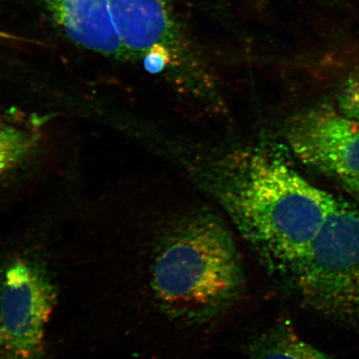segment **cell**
<instances>
[{
    "instance_id": "cell-1",
    "label": "cell",
    "mask_w": 359,
    "mask_h": 359,
    "mask_svg": "<svg viewBox=\"0 0 359 359\" xmlns=\"http://www.w3.org/2000/svg\"><path fill=\"white\" fill-rule=\"evenodd\" d=\"M212 187L262 266L282 275L292 276L334 198L262 151H241L219 161Z\"/></svg>"
},
{
    "instance_id": "cell-2",
    "label": "cell",
    "mask_w": 359,
    "mask_h": 359,
    "mask_svg": "<svg viewBox=\"0 0 359 359\" xmlns=\"http://www.w3.org/2000/svg\"><path fill=\"white\" fill-rule=\"evenodd\" d=\"M151 280L168 316L196 324L236 302L244 275L231 233L213 215L201 214L170 229L157 249Z\"/></svg>"
},
{
    "instance_id": "cell-3",
    "label": "cell",
    "mask_w": 359,
    "mask_h": 359,
    "mask_svg": "<svg viewBox=\"0 0 359 359\" xmlns=\"http://www.w3.org/2000/svg\"><path fill=\"white\" fill-rule=\"evenodd\" d=\"M292 276L304 302L316 311L359 316V212L334 198Z\"/></svg>"
},
{
    "instance_id": "cell-4",
    "label": "cell",
    "mask_w": 359,
    "mask_h": 359,
    "mask_svg": "<svg viewBox=\"0 0 359 359\" xmlns=\"http://www.w3.org/2000/svg\"><path fill=\"white\" fill-rule=\"evenodd\" d=\"M57 289L46 259L24 250L0 263V359H47Z\"/></svg>"
},
{
    "instance_id": "cell-5",
    "label": "cell",
    "mask_w": 359,
    "mask_h": 359,
    "mask_svg": "<svg viewBox=\"0 0 359 359\" xmlns=\"http://www.w3.org/2000/svg\"><path fill=\"white\" fill-rule=\"evenodd\" d=\"M287 139L302 163L359 198L358 120L341 111L309 110L292 121Z\"/></svg>"
},
{
    "instance_id": "cell-6",
    "label": "cell",
    "mask_w": 359,
    "mask_h": 359,
    "mask_svg": "<svg viewBox=\"0 0 359 359\" xmlns=\"http://www.w3.org/2000/svg\"><path fill=\"white\" fill-rule=\"evenodd\" d=\"M61 32L79 46L109 56L124 53L107 0H39Z\"/></svg>"
},
{
    "instance_id": "cell-7",
    "label": "cell",
    "mask_w": 359,
    "mask_h": 359,
    "mask_svg": "<svg viewBox=\"0 0 359 359\" xmlns=\"http://www.w3.org/2000/svg\"><path fill=\"white\" fill-rule=\"evenodd\" d=\"M112 24L124 53H144L173 38L174 22L168 0H107Z\"/></svg>"
},
{
    "instance_id": "cell-8",
    "label": "cell",
    "mask_w": 359,
    "mask_h": 359,
    "mask_svg": "<svg viewBox=\"0 0 359 359\" xmlns=\"http://www.w3.org/2000/svg\"><path fill=\"white\" fill-rule=\"evenodd\" d=\"M253 359H331L286 325H276L255 341Z\"/></svg>"
},
{
    "instance_id": "cell-9",
    "label": "cell",
    "mask_w": 359,
    "mask_h": 359,
    "mask_svg": "<svg viewBox=\"0 0 359 359\" xmlns=\"http://www.w3.org/2000/svg\"><path fill=\"white\" fill-rule=\"evenodd\" d=\"M34 146L29 133L0 119V180L19 167Z\"/></svg>"
},
{
    "instance_id": "cell-10",
    "label": "cell",
    "mask_w": 359,
    "mask_h": 359,
    "mask_svg": "<svg viewBox=\"0 0 359 359\" xmlns=\"http://www.w3.org/2000/svg\"><path fill=\"white\" fill-rule=\"evenodd\" d=\"M340 111L359 121V65L350 72L339 95Z\"/></svg>"
},
{
    "instance_id": "cell-11",
    "label": "cell",
    "mask_w": 359,
    "mask_h": 359,
    "mask_svg": "<svg viewBox=\"0 0 359 359\" xmlns=\"http://www.w3.org/2000/svg\"><path fill=\"white\" fill-rule=\"evenodd\" d=\"M145 66L151 72L159 71L168 60L169 51L167 45L155 44L146 53Z\"/></svg>"
}]
</instances>
